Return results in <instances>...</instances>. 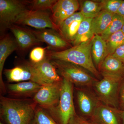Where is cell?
<instances>
[{
  "label": "cell",
  "mask_w": 124,
  "mask_h": 124,
  "mask_svg": "<svg viewBox=\"0 0 124 124\" xmlns=\"http://www.w3.org/2000/svg\"><path fill=\"white\" fill-rule=\"evenodd\" d=\"M19 49L16 40L8 35L4 36L0 40V90L1 94L7 93L6 87L3 79L2 74L5 62L13 52Z\"/></svg>",
  "instance_id": "9a60e30c"
},
{
  "label": "cell",
  "mask_w": 124,
  "mask_h": 124,
  "mask_svg": "<svg viewBox=\"0 0 124 124\" xmlns=\"http://www.w3.org/2000/svg\"><path fill=\"white\" fill-rule=\"evenodd\" d=\"M121 31H122V32H123V33H124V26H123V27H122V29H121Z\"/></svg>",
  "instance_id": "e575fe53"
},
{
  "label": "cell",
  "mask_w": 124,
  "mask_h": 124,
  "mask_svg": "<svg viewBox=\"0 0 124 124\" xmlns=\"http://www.w3.org/2000/svg\"><path fill=\"white\" fill-rule=\"evenodd\" d=\"M116 14L124 17V0L121 3Z\"/></svg>",
  "instance_id": "d6a6232c"
},
{
  "label": "cell",
  "mask_w": 124,
  "mask_h": 124,
  "mask_svg": "<svg viewBox=\"0 0 124 124\" xmlns=\"http://www.w3.org/2000/svg\"><path fill=\"white\" fill-rule=\"evenodd\" d=\"M91 54L94 64L99 65L108 54L106 42L100 35H95L92 39Z\"/></svg>",
  "instance_id": "ffe728a7"
},
{
  "label": "cell",
  "mask_w": 124,
  "mask_h": 124,
  "mask_svg": "<svg viewBox=\"0 0 124 124\" xmlns=\"http://www.w3.org/2000/svg\"><path fill=\"white\" fill-rule=\"evenodd\" d=\"M29 1L19 0H0V30L4 31L13 24L16 18L28 9Z\"/></svg>",
  "instance_id": "52a82bcc"
},
{
  "label": "cell",
  "mask_w": 124,
  "mask_h": 124,
  "mask_svg": "<svg viewBox=\"0 0 124 124\" xmlns=\"http://www.w3.org/2000/svg\"><path fill=\"white\" fill-rule=\"evenodd\" d=\"M30 124H58L49 113L37 105Z\"/></svg>",
  "instance_id": "d4e9b609"
},
{
  "label": "cell",
  "mask_w": 124,
  "mask_h": 124,
  "mask_svg": "<svg viewBox=\"0 0 124 124\" xmlns=\"http://www.w3.org/2000/svg\"><path fill=\"white\" fill-rule=\"evenodd\" d=\"M119 103L121 110H124V83L121 86L120 88Z\"/></svg>",
  "instance_id": "1f68e13d"
},
{
  "label": "cell",
  "mask_w": 124,
  "mask_h": 124,
  "mask_svg": "<svg viewBox=\"0 0 124 124\" xmlns=\"http://www.w3.org/2000/svg\"><path fill=\"white\" fill-rule=\"evenodd\" d=\"M103 78L94 84L97 98L103 104L117 108L121 84L124 78L103 75Z\"/></svg>",
  "instance_id": "277c9868"
},
{
  "label": "cell",
  "mask_w": 124,
  "mask_h": 124,
  "mask_svg": "<svg viewBox=\"0 0 124 124\" xmlns=\"http://www.w3.org/2000/svg\"><path fill=\"white\" fill-rule=\"evenodd\" d=\"M111 55L124 63V44L118 47Z\"/></svg>",
  "instance_id": "4dcf8cb0"
},
{
  "label": "cell",
  "mask_w": 124,
  "mask_h": 124,
  "mask_svg": "<svg viewBox=\"0 0 124 124\" xmlns=\"http://www.w3.org/2000/svg\"><path fill=\"white\" fill-rule=\"evenodd\" d=\"M93 124H121L120 110L99 101L90 116Z\"/></svg>",
  "instance_id": "30bf717a"
},
{
  "label": "cell",
  "mask_w": 124,
  "mask_h": 124,
  "mask_svg": "<svg viewBox=\"0 0 124 124\" xmlns=\"http://www.w3.org/2000/svg\"><path fill=\"white\" fill-rule=\"evenodd\" d=\"M85 18L80 12H77L68 18L58 27V32L67 41L75 40L80 24Z\"/></svg>",
  "instance_id": "2e32d148"
},
{
  "label": "cell",
  "mask_w": 124,
  "mask_h": 124,
  "mask_svg": "<svg viewBox=\"0 0 124 124\" xmlns=\"http://www.w3.org/2000/svg\"><path fill=\"white\" fill-rule=\"evenodd\" d=\"M68 124H93L91 122L77 114L73 116L70 120Z\"/></svg>",
  "instance_id": "f546056e"
},
{
  "label": "cell",
  "mask_w": 124,
  "mask_h": 124,
  "mask_svg": "<svg viewBox=\"0 0 124 124\" xmlns=\"http://www.w3.org/2000/svg\"><path fill=\"white\" fill-rule=\"evenodd\" d=\"M124 24V17L116 14L107 28L100 35L106 41L111 35L121 30Z\"/></svg>",
  "instance_id": "cb8c5ba5"
},
{
  "label": "cell",
  "mask_w": 124,
  "mask_h": 124,
  "mask_svg": "<svg viewBox=\"0 0 124 124\" xmlns=\"http://www.w3.org/2000/svg\"><path fill=\"white\" fill-rule=\"evenodd\" d=\"M120 113L122 124H124V110H120Z\"/></svg>",
  "instance_id": "836d02e7"
},
{
  "label": "cell",
  "mask_w": 124,
  "mask_h": 124,
  "mask_svg": "<svg viewBox=\"0 0 124 124\" xmlns=\"http://www.w3.org/2000/svg\"><path fill=\"white\" fill-rule=\"evenodd\" d=\"M122 0H103L100 1L102 10H106L112 14H116Z\"/></svg>",
  "instance_id": "f1b7e54d"
},
{
  "label": "cell",
  "mask_w": 124,
  "mask_h": 124,
  "mask_svg": "<svg viewBox=\"0 0 124 124\" xmlns=\"http://www.w3.org/2000/svg\"><path fill=\"white\" fill-rule=\"evenodd\" d=\"M4 74L9 82L31 81L42 85H48L40 76L30 62L26 61L12 69H5Z\"/></svg>",
  "instance_id": "ba28073f"
},
{
  "label": "cell",
  "mask_w": 124,
  "mask_h": 124,
  "mask_svg": "<svg viewBox=\"0 0 124 124\" xmlns=\"http://www.w3.org/2000/svg\"><path fill=\"white\" fill-rule=\"evenodd\" d=\"M42 85L31 81H23L6 85V92L12 98L32 99Z\"/></svg>",
  "instance_id": "7c38bea8"
},
{
  "label": "cell",
  "mask_w": 124,
  "mask_h": 124,
  "mask_svg": "<svg viewBox=\"0 0 124 124\" xmlns=\"http://www.w3.org/2000/svg\"><path fill=\"white\" fill-rule=\"evenodd\" d=\"M79 7V1L77 0H57L51 9L53 22L58 27L64 20L75 13Z\"/></svg>",
  "instance_id": "8fae6325"
},
{
  "label": "cell",
  "mask_w": 124,
  "mask_h": 124,
  "mask_svg": "<svg viewBox=\"0 0 124 124\" xmlns=\"http://www.w3.org/2000/svg\"><path fill=\"white\" fill-rule=\"evenodd\" d=\"M114 15L102 10L92 19L91 29L94 35H100L107 28L113 19Z\"/></svg>",
  "instance_id": "44dd1931"
},
{
  "label": "cell",
  "mask_w": 124,
  "mask_h": 124,
  "mask_svg": "<svg viewBox=\"0 0 124 124\" xmlns=\"http://www.w3.org/2000/svg\"><path fill=\"white\" fill-rule=\"evenodd\" d=\"M102 10L101 2L85 0L80 4V12L85 18L93 19Z\"/></svg>",
  "instance_id": "603a6c76"
},
{
  "label": "cell",
  "mask_w": 124,
  "mask_h": 124,
  "mask_svg": "<svg viewBox=\"0 0 124 124\" xmlns=\"http://www.w3.org/2000/svg\"><path fill=\"white\" fill-rule=\"evenodd\" d=\"M31 31L41 42L46 43L54 50L64 48L69 46L66 40L54 29L46 28Z\"/></svg>",
  "instance_id": "5bb4252c"
},
{
  "label": "cell",
  "mask_w": 124,
  "mask_h": 124,
  "mask_svg": "<svg viewBox=\"0 0 124 124\" xmlns=\"http://www.w3.org/2000/svg\"><path fill=\"white\" fill-rule=\"evenodd\" d=\"M13 24L27 25L38 30L50 28L58 32V27L53 22L51 15L46 11L27 9L16 18Z\"/></svg>",
  "instance_id": "8992f818"
},
{
  "label": "cell",
  "mask_w": 124,
  "mask_h": 124,
  "mask_svg": "<svg viewBox=\"0 0 124 124\" xmlns=\"http://www.w3.org/2000/svg\"><path fill=\"white\" fill-rule=\"evenodd\" d=\"M62 81L42 85L32 99L38 106L46 111L54 108L60 100Z\"/></svg>",
  "instance_id": "9c48e42d"
},
{
  "label": "cell",
  "mask_w": 124,
  "mask_h": 124,
  "mask_svg": "<svg viewBox=\"0 0 124 124\" xmlns=\"http://www.w3.org/2000/svg\"><path fill=\"white\" fill-rule=\"evenodd\" d=\"M8 29L14 34L19 49L21 50H27L32 46L39 44L41 42L36 37L31 29L15 24H11Z\"/></svg>",
  "instance_id": "4fadbf2b"
},
{
  "label": "cell",
  "mask_w": 124,
  "mask_h": 124,
  "mask_svg": "<svg viewBox=\"0 0 124 124\" xmlns=\"http://www.w3.org/2000/svg\"><path fill=\"white\" fill-rule=\"evenodd\" d=\"M37 106L32 99L10 98L1 95L0 117L7 124H30Z\"/></svg>",
  "instance_id": "6da1fadb"
},
{
  "label": "cell",
  "mask_w": 124,
  "mask_h": 124,
  "mask_svg": "<svg viewBox=\"0 0 124 124\" xmlns=\"http://www.w3.org/2000/svg\"><path fill=\"white\" fill-rule=\"evenodd\" d=\"M31 63L46 84H52L62 81V78L60 76L51 60L46 57L44 61L39 63Z\"/></svg>",
  "instance_id": "e0dca14e"
},
{
  "label": "cell",
  "mask_w": 124,
  "mask_h": 124,
  "mask_svg": "<svg viewBox=\"0 0 124 124\" xmlns=\"http://www.w3.org/2000/svg\"><path fill=\"white\" fill-rule=\"evenodd\" d=\"M98 67L102 75L124 77V63L111 54L108 55Z\"/></svg>",
  "instance_id": "d6986e66"
},
{
  "label": "cell",
  "mask_w": 124,
  "mask_h": 124,
  "mask_svg": "<svg viewBox=\"0 0 124 124\" xmlns=\"http://www.w3.org/2000/svg\"><path fill=\"white\" fill-rule=\"evenodd\" d=\"M0 124H4V123H2V122H0Z\"/></svg>",
  "instance_id": "d590c367"
},
{
  "label": "cell",
  "mask_w": 124,
  "mask_h": 124,
  "mask_svg": "<svg viewBox=\"0 0 124 124\" xmlns=\"http://www.w3.org/2000/svg\"><path fill=\"white\" fill-rule=\"evenodd\" d=\"M93 19L85 18L80 24L75 40L72 42L74 46L92 39L94 35L91 29Z\"/></svg>",
  "instance_id": "7402d4cb"
},
{
  "label": "cell",
  "mask_w": 124,
  "mask_h": 124,
  "mask_svg": "<svg viewBox=\"0 0 124 124\" xmlns=\"http://www.w3.org/2000/svg\"><path fill=\"white\" fill-rule=\"evenodd\" d=\"M106 44L108 54L114 53L116 49L124 44V34L121 30L111 35L107 40Z\"/></svg>",
  "instance_id": "484cf974"
},
{
  "label": "cell",
  "mask_w": 124,
  "mask_h": 124,
  "mask_svg": "<svg viewBox=\"0 0 124 124\" xmlns=\"http://www.w3.org/2000/svg\"><path fill=\"white\" fill-rule=\"evenodd\" d=\"M78 104L81 112L84 115L90 116L94 111L99 102L97 97L83 89H77Z\"/></svg>",
  "instance_id": "ac0fdd59"
},
{
  "label": "cell",
  "mask_w": 124,
  "mask_h": 124,
  "mask_svg": "<svg viewBox=\"0 0 124 124\" xmlns=\"http://www.w3.org/2000/svg\"><path fill=\"white\" fill-rule=\"evenodd\" d=\"M56 0H33L29 1L30 10L34 11H46L51 10L57 2Z\"/></svg>",
  "instance_id": "4316f807"
},
{
  "label": "cell",
  "mask_w": 124,
  "mask_h": 124,
  "mask_svg": "<svg viewBox=\"0 0 124 124\" xmlns=\"http://www.w3.org/2000/svg\"><path fill=\"white\" fill-rule=\"evenodd\" d=\"M62 78L78 86H90L97 80L85 69L78 65L60 60H51Z\"/></svg>",
  "instance_id": "5b68a950"
},
{
  "label": "cell",
  "mask_w": 124,
  "mask_h": 124,
  "mask_svg": "<svg viewBox=\"0 0 124 124\" xmlns=\"http://www.w3.org/2000/svg\"><path fill=\"white\" fill-rule=\"evenodd\" d=\"M46 48L38 46L32 49L29 54L30 62L36 64L44 61L46 58Z\"/></svg>",
  "instance_id": "83f0119b"
},
{
  "label": "cell",
  "mask_w": 124,
  "mask_h": 124,
  "mask_svg": "<svg viewBox=\"0 0 124 124\" xmlns=\"http://www.w3.org/2000/svg\"><path fill=\"white\" fill-rule=\"evenodd\" d=\"M92 45L91 39L62 51H46V57L50 60H60L78 65L99 78V72L91 54Z\"/></svg>",
  "instance_id": "7a4b0ae2"
},
{
  "label": "cell",
  "mask_w": 124,
  "mask_h": 124,
  "mask_svg": "<svg viewBox=\"0 0 124 124\" xmlns=\"http://www.w3.org/2000/svg\"><path fill=\"white\" fill-rule=\"evenodd\" d=\"M60 100L54 108L47 111L58 124H68L76 115L73 93L74 85L63 78Z\"/></svg>",
  "instance_id": "3957f363"
}]
</instances>
